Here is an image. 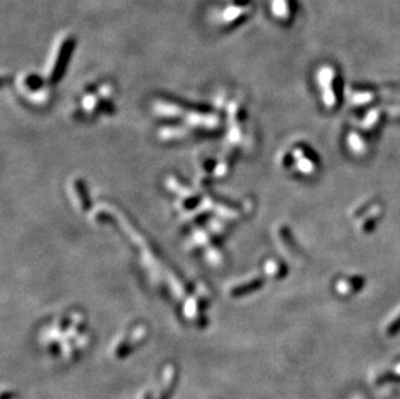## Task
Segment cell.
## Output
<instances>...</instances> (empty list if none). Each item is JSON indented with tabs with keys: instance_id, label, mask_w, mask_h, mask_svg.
Here are the masks:
<instances>
[{
	"instance_id": "obj_1",
	"label": "cell",
	"mask_w": 400,
	"mask_h": 399,
	"mask_svg": "<svg viewBox=\"0 0 400 399\" xmlns=\"http://www.w3.org/2000/svg\"><path fill=\"white\" fill-rule=\"evenodd\" d=\"M75 47V37L71 33H63L56 40L51 57V77H59L63 69L66 66L70 53Z\"/></svg>"
},
{
	"instance_id": "obj_2",
	"label": "cell",
	"mask_w": 400,
	"mask_h": 399,
	"mask_svg": "<svg viewBox=\"0 0 400 399\" xmlns=\"http://www.w3.org/2000/svg\"><path fill=\"white\" fill-rule=\"evenodd\" d=\"M250 13H251V6L227 3L216 17V22L223 30H232L245 22L249 18Z\"/></svg>"
},
{
	"instance_id": "obj_3",
	"label": "cell",
	"mask_w": 400,
	"mask_h": 399,
	"mask_svg": "<svg viewBox=\"0 0 400 399\" xmlns=\"http://www.w3.org/2000/svg\"><path fill=\"white\" fill-rule=\"evenodd\" d=\"M225 3H236L241 6H251V0H225Z\"/></svg>"
}]
</instances>
